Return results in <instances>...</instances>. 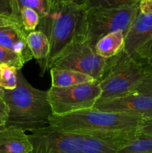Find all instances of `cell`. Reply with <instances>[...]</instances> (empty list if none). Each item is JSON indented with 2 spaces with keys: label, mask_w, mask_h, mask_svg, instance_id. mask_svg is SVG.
<instances>
[{
  "label": "cell",
  "mask_w": 152,
  "mask_h": 153,
  "mask_svg": "<svg viewBox=\"0 0 152 153\" xmlns=\"http://www.w3.org/2000/svg\"><path fill=\"white\" fill-rule=\"evenodd\" d=\"M145 67H152V43L148 49V52Z\"/></svg>",
  "instance_id": "obj_29"
},
{
  "label": "cell",
  "mask_w": 152,
  "mask_h": 153,
  "mask_svg": "<svg viewBox=\"0 0 152 153\" xmlns=\"http://www.w3.org/2000/svg\"><path fill=\"white\" fill-rule=\"evenodd\" d=\"M139 134L152 135V120H145L143 122L142 125L139 128Z\"/></svg>",
  "instance_id": "obj_25"
},
{
  "label": "cell",
  "mask_w": 152,
  "mask_h": 153,
  "mask_svg": "<svg viewBox=\"0 0 152 153\" xmlns=\"http://www.w3.org/2000/svg\"><path fill=\"white\" fill-rule=\"evenodd\" d=\"M112 59L98 55L86 34H79L55 58L50 69L74 70L101 81L110 68Z\"/></svg>",
  "instance_id": "obj_5"
},
{
  "label": "cell",
  "mask_w": 152,
  "mask_h": 153,
  "mask_svg": "<svg viewBox=\"0 0 152 153\" xmlns=\"http://www.w3.org/2000/svg\"><path fill=\"white\" fill-rule=\"evenodd\" d=\"M27 42L33 58L37 61L41 68V76H43L48 70L47 61L50 52L49 40L42 31L35 30L28 33Z\"/></svg>",
  "instance_id": "obj_13"
},
{
  "label": "cell",
  "mask_w": 152,
  "mask_h": 153,
  "mask_svg": "<svg viewBox=\"0 0 152 153\" xmlns=\"http://www.w3.org/2000/svg\"><path fill=\"white\" fill-rule=\"evenodd\" d=\"M40 16L34 9L24 7L20 12V24L26 34L35 31L39 25Z\"/></svg>",
  "instance_id": "obj_18"
},
{
  "label": "cell",
  "mask_w": 152,
  "mask_h": 153,
  "mask_svg": "<svg viewBox=\"0 0 152 153\" xmlns=\"http://www.w3.org/2000/svg\"><path fill=\"white\" fill-rule=\"evenodd\" d=\"M139 11L143 13H152V0H141Z\"/></svg>",
  "instance_id": "obj_26"
},
{
  "label": "cell",
  "mask_w": 152,
  "mask_h": 153,
  "mask_svg": "<svg viewBox=\"0 0 152 153\" xmlns=\"http://www.w3.org/2000/svg\"><path fill=\"white\" fill-rule=\"evenodd\" d=\"M8 107L2 97H0V121H4L6 123L8 117Z\"/></svg>",
  "instance_id": "obj_24"
},
{
  "label": "cell",
  "mask_w": 152,
  "mask_h": 153,
  "mask_svg": "<svg viewBox=\"0 0 152 153\" xmlns=\"http://www.w3.org/2000/svg\"><path fill=\"white\" fill-rule=\"evenodd\" d=\"M32 149L31 140L23 130L10 127L0 131V153H31Z\"/></svg>",
  "instance_id": "obj_12"
},
{
  "label": "cell",
  "mask_w": 152,
  "mask_h": 153,
  "mask_svg": "<svg viewBox=\"0 0 152 153\" xmlns=\"http://www.w3.org/2000/svg\"><path fill=\"white\" fill-rule=\"evenodd\" d=\"M63 1H65V0H46V4L48 5V8H49V11L58 7Z\"/></svg>",
  "instance_id": "obj_28"
},
{
  "label": "cell",
  "mask_w": 152,
  "mask_h": 153,
  "mask_svg": "<svg viewBox=\"0 0 152 153\" xmlns=\"http://www.w3.org/2000/svg\"><path fill=\"white\" fill-rule=\"evenodd\" d=\"M19 25L17 22H16L14 20H13V19L0 17V27L8 26V25ZM19 26H20V25H19Z\"/></svg>",
  "instance_id": "obj_27"
},
{
  "label": "cell",
  "mask_w": 152,
  "mask_h": 153,
  "mask_svg": "<svg viewBox=\"0 0 152 153\" xmlns=\"http://www.w3.org/2000/svg\"><path fill=\"white\" fill-rule=\"evenodd\" d=\"M116 153H152V135L139 134Z\"/></svg>",
  "instance_id": "obj_17"
},
{
  "label": "cell",
  "mask_w": 152,
  "mask_h": 153,
  "mask_svg": "<svg viewBox=\"0 0 152 153\" xmlns=\"http://www.w3.org/2000/svg\"><path fill=\"white\" fill-rule=\"evenodd\" d=\"M141 0H82L86 9L92 7L116 8L139 4Z\"/></svg>",
  "instance_id": "obj_19"
},
{
  "label": "cell",
  "mask_w": 152,
  "mask_h": 153,
  "mask_svg": "<svg viewBox=\"0 0 152 153\" xmlns=\"http://www.w3.org/2000/svg\"><path fill=\"white\" fill-rule=\"evenodd\" d=\"M0 17L14 20L13 16L11 0H0Z\"/></svg>",
  "instance_id": "obj_23"
},
{
  "label": "cell",
  "mask_w": 152,
  "mask_h": 153,
  "mask_svg": "<svg viewBox=\"0 0 152 153\" xmlns=\"http://www.w3.org/2000/svg\"><path fill=\"white\" fill-rule=\"evenodd\" d=\"M86 13L83 4L65 0L40 17L37 29L47 37L50 44L48 69L76 36L86 34Z\"/></svg>",
  "instance_id": "obj_4"
},
{
  "label": "cell",
  "mask_w": 152,
  "mask_h": 153,
  "mask_svg": "<svg viewBox=\"0 0 152 153\" xmlns=\"http://www.w3.org/2000/svg\"><path fill=\"white\" fill-rule=\"evenodd\" d=\"M52 87L68 88L75 85L91 82L95 79L84 73L71 70L50 69Z\"/></svg>",
  "instance_id": "obj_14"
},
{
  "label": "cell",
  "mask_w": 152,
  "mask_h": 153,
  "mask_svg": "<svg viewBox=\"0 0 152 153\" xmlns=\"http://www.w3.org/2000/svg\"><path fill=\"white\" fill-rule=\"evenodd\" d=\"M139 11V3L134 5L86 9V36L93 48L100 39L116 31L126 35Z\"/></svg>",
  "instance_id": "obj_7"
},
{
  "label": "cell",
  "mask_w": 152,
  "mask_h": 153,
  "mask_svg": "<svg viewBox=\"0 0 152 153\" xmlns=\"http://www.w3.org/2000/svg\"><path fill=\"white\" fill-rule=\"evenodd\" d=\"M93 108L150 120H152V97L133 93L115 98H99Z\"/></svg>",
  "instance_id": "obj_10"
},
{
  "label": "cell",
  "mask_w": 152,
  "mask_h": 153,
  "mask_svg": "<svg viewBox=\"0 0 152 153\" xmlns=\"http://www.w3.org/2000/svg\"><path fill=\"white\" fill-rule=\"evenodd\" d=\"M125 34L122 31H116L104 36L95 46V51L104 58L114 57L124 49Z\"/></svg>",
  "instance_id": "obj_15"
},
{
  "label": "cell",
  "mask_w": 152,
  "mask_h": 153,
  "mask_svg": "<svg viewBox=\"0 0 152 153\" xmlns=\"http://www.w3.org/2000/svg\"><path fill=\"white\" fill-rule=\"evenodd\" d=\"M152 43V13L139 11L125 37L124 50L133 59L146 67L148 49Z\"/></svg>",
  "instance_id": "obj_9"
},
{
  "label": "cell",
  "mask_w": 152,
  "mask_h": 153,
  "mask_svg": "<svg viewBox=\"0 0 152 153\" xmlns=\"http://www.w3.org/2000/svg\"><path fill=\"white\" fill-rule=\"evenodd\" d=\"M28 137L33 146L31 153H116L135 139L76 134L49 125L32 131Z\"/></svg>",
  "instance_id": "obj_3"
},
{
  "label": "cell",
  "mask_w": 152,
  "mask_h": 153,
  "mask_svg": "<svg viewBox=\"0 0 152 153\" xmlns=\"http://www.w3.org/2000/svg\"><path fill=\"white\" fill-rule=\"evenodd\" d=\"M47 91L52 114L55 115L92 108L101 95L100 81L98 80L68 88L51 86Z\"/></svg>",
  "instance_id": "obj_8"
},
{
  "label": "cell",
  "mask_w": 152,
  "mask_h": 153,
  "mask_svg": "<svg viewBox=\"0 0 152 153\" xmlns=\"http://www.w3.org/2000/svg\"><path fill=\"white\" fill-rule=\"evenodd\" d=\"M11 4L13 19L20 26V12L24 7L34 9L40 17L45 16L49 12L46 0H11Z\"/></svg>",
  "instance_id": "obj_16"
},
{
  "label": "cell",
  "mask_w": 152,
  "mask_h": 153,
  "mask_svg": "<svg viewBox=\"0 0 152 153\" xmlns=\"http://www.w3.org/2000/svg\"><path fill=\"white\" fill-rule=\"evenodd\" d=\"M17 69L7 64H0V87L5 90H13L17 85Z\"/></svg>",
  "instance_id": "obj_20"
},
{
  "label": "cell",
  "mask_w": 152,
  "mask_h": 153,
  "mask_svg": "<svg viewBox=\"0 0 152 153\" xmlns=\"http://www.w3.org/2000/svg\"><path fill=\"white\" fill-rule=\"evenodd\" d=\"M4 88H2L1 87H0V97H3V94H4Z\"/></svg>",
  "instance_id": "obj_31"
},
{
  "label": "cell",
  "mask_w": 152,
  "mask_h": 153,
  "mask_svg": "<svg viewBox=\"0 0 152 153\" xmlns=\"http://www.w3.org/2000/svg\"><path fill=\"white\" fill-rule=\"evenodd\" d=\"M8 107L6 128H20L31 132L49 125L52 110L48 91L33 87L17 70V85L13 90H5L2 97Z\"/></svg>",
  "instance_id": "obj_2"
},
{
  "label": "cell",
  "mask_w": 152,
  "mask_h": 153,
  "mask_svg": "<svg viewBox=\"0 0 152 153\" xmlns=\"http://www.w3.org/2000/svg\"><path fill=\"white\" fill-rule=\"evenodd\" d=\"M135 93L152 97V67H145V73Z\"/></svg>",
  "instance_id": "obj_22"
},
{
  "label": "cell",
  "mask_w": 152,
  "mask_h": 153,
  "mask_svg": "<svg viewBox=\"0 0 152 153\" xmlns=\"http://www.w3.org/2000/svg\"><path fill=\"white\" fill-rule=\"evenodd\" d=\"M72 1H75V2L80 3V4H82V3H81V1H82V0H72Z\"/></svg>",
  "instance_id": "obj_32"
},
{
  "label": "cell",
  "mask_w": 152,
  "mask_h": 153,
  "mask_svg": "<svg viewBox=\"0 0 152 153\" xmlns=\"http://www.w3.org/2000/svg\"><path fill=\"white\" fill-rule=\"evenodd\" d=\"M144 120L122 114L84 109L63 115L52 114L49 126L76 134H93L110 138L134 139Z\"/></svg>",
  "instance_id": "obj_1"
},
{
  "label": "cell",
  "mask_w": 152,
  "mask_h": 153,
  "mask_svg": "<svg viewBox=\"0 0 152 153\" xmlns=\"http://www.w3.org/2000/svg\"><path fill=\"white\" fill-rule=\"evenodd\" d=\"M27 36L28 34L18 25L0 27V46L17 54L25 64L33 58Z\"/></svg>",
  "instance_id": "obj_11"
},
{
  "label": "cell",
  "mask_w": 152,
  "mask_h": 153,
  "mask_svg": "<svg viewBox=\"0 0 152 153\" xmlns=\"http://www.w3.org/2000/svg\"><path fill=\"white\" fill-rule=\"evenodd\" d=\"M0 64H7L17 70H21L25 62L16 53L0 46Z\"/></svg>",
  "instance_id": "obj_21"
},
{
  "label": "cell",
  "mask_w": 152,
  "mask_h": 153,
  "mask_svg": "<svg viewBox=\"0 0 152 153\" xmlns=\"http://www.w3.org/2000/svg\"><path fill=\"white\" fill-rule=\"evenodd\" d=\"M0 79H1V71H0Z\"/></svg>",
  "instance_id": "obj_33"
},
{
  "label": "cell",
  "mask_w": 152,
  "mask_h": 153,
  "mask_svg": "<svg viewBox=\"0 0 152 153\" xmlns=\"http://www.w3.org/2000/svg\"><path fill=\"white\" fill-rule=\"evenodd\" d=\"M6 128L5 122L4 121H0V131L4 130Z\"/></svg>",
  "instance_id": "obj_30"
},
{
  "label": "cell",
  "mask_w": 152,
  "mask_h": 153,
  "mask_svg": "<svg viewBox=\"0 0 152 153\" xmlns=\"http://www.w3.org/2000/svg\"><path fill=\"white\" fill-rule=\"evenodd\" d=\"M145 73V68L122 49L113 57L110 68L100 81V98H115L135 93Z\"/></svg>",
  "instance_id": "obj_6"
}]
</instances>
